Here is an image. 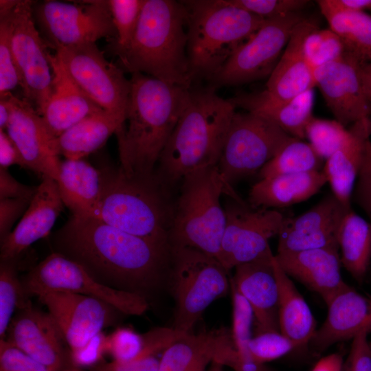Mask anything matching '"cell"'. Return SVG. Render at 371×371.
<instances>
[{
    "label": "cell",
    "mask_w": 371,
    "mask_h": 371,
    "mask_svg": "<svg viewBox=\"0 0 371 371\" xmlns=\"http://www.w3.org/2000/svg\"><path fill=\"white\" fill-rule=\"evenodd\" d=\"M55 252L82 265L100 283L147 296L168 283L171 247L71 215L52 237Z\"/></svg>",
    "instance_id": "cell-1"
},
{
    "label": "cell",
    "mask_w": 371,
    "mask_h": 371,
    "mask_svg": "<svg viewBox=\"0 0 371 371\" xmlns=\"http://www.w3.org/2000/svg\"><path fill=\"white\" fill-rule=\"evenodd\" d=\"M129 103L115 133L120 168L129 176L155 177V166L183 111L190 89L141 74H131Z\"/></svg>",
    "instance_id": "cell-2"
},
{
    "label": "cell",
    "mask_w": 371,
    "mask_h": 371,
    "mask_svg": "<svg viewBox=\"0 0 371 371\" xmlns=\"http://www.w3.org/2000/svg\"><path fill=\"white\" fill-rule=\"evenodd\" d=\"M235 109L230 99L218 95L214 88L190 89L155 170L157 181L167 192L188 175L217 166Z\"/></svg>",
    "instance_id": "cell-3"
},
{
    "label": "cell",
    "mask_w": 371,
    "mask_h": 371,
    "mask_svg": "<svg viewBox=\"0 0 371 371\" xmlns=\"http://www.w3.org/2000/svg\"><path fill=\"white\" fill-rule=\"evenodd\" d=\"M187 12L182 2L145 0L129 45L114 56L124 71L190 89Z\"/></svg>",
    "instance_id": "cell-4"
},
{
    "label": "cell",
    "mask_w": 371,
    "mask_h": 371,
    "mask_svg": "<svg viewBox=\"0 0 371 371\" xmlns=\"http://www.w3.org/2000/svg\"><path fill=\"white\" fill-rule=\"evenodd\" d=\"M102 193L92 217L155 244L171 247L172 208L156 177L127 175L120 168L101 170Z\"/></svg>",
    "instance_id": "cell-5"
},
{
    "label": "cell",
    "mask_w": 371,
    "mask_h": 371,
    "mask_svg": "<svg viewBox=\"0 0 371 371\" xmlns=\"http://www.w3.org/2000/svg\"><path fill=\"white\" fill-rule=\"evenodd\" d=\"M181 1L187 12V54L193 80H208L216 74L265 21L228 0Z\"/></svg>",
    "instance_id": "cell-6"
},
{
    "label": "cell",
    "mask_w": 371,
    "mask_h": 371,
    "mask_svg": "<svg viewBox=\"0 0 371 371\" xmlns=\"http://www.w3.org/2000/svg\"><path fill=\"white\" fill-rule=\"evenodd\" d=\"M172 208L169 240L171 247H190L216 259L226 223L220 198L225 194L243 202L221 175L217 166L186 176Z\"/></svg>",
    "instance_id": "cell-7"
},
{
    "label": "cell",
    "mask_w": 371,
    "mask_h": 371,
    "mask_svg": "<svg viewBox=\"0 0 371 371\" xmlns=\"http://www.w3.org/2000/svg\"><path fill=\"white\" fill-rule=\"evenodd\" d=\"M227 273L214 256L190 247H171L167 284L175 300V330L191 333L205 309L230 291Z\"/></svg>",
    "instance_id": "cell-8"
},
{
    "label": "cell",
    "mask_w": 371,
    "mask_h": 371,
    "mask_svg": "<svg viewBox=\"0 0 371 371\" xmlns=\"http://www.w3.org/2000/svg\"><path fill=\"white\" fill-rule=\"evenodd\" d=\"M293 138L262 116L236 112L217 164L219 172L230 185L259 172Z\"/></svg>",
    "instance_id": "cell-9"
},
{
    "label": "cell",
    "mask_w": 371,
    "mask_h": 371,
    "mask_svg": "<svg viewBox=\"0 0 371 371\" xmlns=\"http://www.w3.org/2000/svg\"><path fill=\"white\" fill-rule=\"evenodd\" d=\"M32 8L36 25L48 47L117 38L107 0L78 3L45 0L34 1Z\"/></svg>",
    "instance_id": "cell-10"
},
{
    "label": "cell",
    "mask_w": 371,
    "mask_h": 371,
    "mask_svg": "<svg viewBox=\"0 0 371 371\" xmlns=\"http://www.w3.org/2000/svg\"><path fill=\"white\" fill-rule=\"evenodd\" d=\"M54 55L77 86L102 110L125 120L131 79L109 61L96 43L56 46Z\"/></svg>",
    "instance_id": "cell-11"
},
{
    "label": "cell",
    "mask_w": 371,
    "mask_h": 371,
    "mask_svg": "<svg viewBox=\"0 0 371 371\" xmlns=\"http://www.w3.org/2000/svg\"><path fill=\"white\" fill-rule=\"evenodd\" d=\"M22 284L27 296L71 292L104 301L126 315H141L148 308L144 297L100 283L82 265L55 251L32 268Z\"/></svg>",
    "instance_id": "cell-12"
},
{
    "label": "cell",
    "mask_w": 371,
    "mask_h": 371,
    "mask_svg": "<svg viewBox=\"0 0 371 371\" xmlns=\"http://www.w3.org/2000/svg\"><path fill=\"white\" fill-rule=\"evenodd\" d=\"M305 18L299 12L265 19L258 31L207 80L210 87L238 85L269 76L293 30Z\"/></svg>",
    "instance_id": "cell-13"
},
{
    "label": "cell",
    "mask_w": 371,
    "mask_h": 371,
    "mask_svg": "<svg viewBox=\"0 0 371 371\" xmlns=\"http://www.w3.org/2000/svg\"><path fill=\"white\" fill-rule=\"evenodd\" d=\"M226 223L218 260L229 272L271 249L287 216L274 209L255 208L234 199L225 208Z\"/></svg>",
    "instance_id": "cell-14"
},
{
    "label": "cell",
    "mask_w": 371,
    "mask_h": 371,
    "mask_svg": "<svg viewBox=\"0 0 371 371\" xmlns=\"http://www.w3.org/2000/svg\"><path fill=\"white\" fill-rule=\"evenodd\" d=\"M19 0L12 12V52L26 100L41 115L52 93L48 47L36 27L33 3Z\"/></svg>",
    "instance_id": "cell-15"
},
{
    "label": "cell",
    "mask_w": 371,
    "mask_h": 371,
    "mask_svg": "<svg viewBox=\"0 0 371 371\" xmlns=\"http://www.w3.org/2000/svg\"><path fill=\"white\" fill-rule=\"evenodd\" d=\"M361 63L346 52L339 59L315 69V86L335 117L345 127L371 118V98L361 76Z\"/></svg>",
    "instance_id": "cell-16"
},
{
    "label": "cell",
    "mask_w": 371,
    "mask_h": 371,
    "mask_svg": "<svg viewBox=\"0 0 371 371\" xmlns=\"http://www.w3.org/2000/svg\"><path fill=\"white\" fill-rule=\"evenodd\" d=\"M47 308L70 351L77 349L112 325L120 313L95 297L63 291L38 296Z\"/></svg>",
    "instance_id": "cell-17"
},
{
    "label": "cell",
    "mask_w": 371,
    "mask_h": 371,
    "mask_svg": "<svg viewBox=\"0 0 371 371\" xmlns=\"http://www.w3.org/2000/svg\"><path fill=\"white\" fill-rule=\"evenodd\" d=\"M5 97L11 108L6 133L19 150L27 169L57 183L60 161L53 147L54 138L47 131L41 115L26 100L12 93Z\"/></svg>",
    "instance_id": "cell-18"
},
{
    "label": "cell",
    "mask_w": 371,
    "mask_h": 371,
    "mask_svg": "<svg viewBox=\"0 0 371 371\" xmlns=\"http://www.w3.org/2000/svg\"><path fill=\"white\" fill-rule=\"evenodd\" d=\"M7 334L5 339L10 344L49 370L63 371L71 366L65 341L54 320L31 302L16 311Z\"/></svg>",
    "instance_id": "cell-19"
},
{
    "label": "cell",
    "mask_w": 371,
    "mask_h": 371,
    "mask_svg": "<svg viewBox=\"0 0 371 371\" xmlns=\"http://www.w3.org/2000/svg\"><path fill=\"white\" fill-rule=\"evenodd\" d=\"M349 210L332 194L306 212L295 217H286L278 236L277 253L339 248V229Z\"/></svg>",
    "instance_id": "cell-20"
},
{
    "label": "cell",
    "mask_w": 371,
    "mask_h": 371,
    "mask_svg": "<svg viewBox=\"0 0 371 371\" xmlns=\"http://www.w3.org/2000/svg\"><path fill=\"white\" fill-rule=\"evenodd\" d=\"M274 256L270 249L261 257L236 267L231 278L253 311L255 334L280 331L279 286Z\"/></svg>",
    "instance_id": "cell-21"
},
{
    "label": "cell",
    "mask_w": 371,
    "mask_h": 371,
    "mask_svg": "<svg viewBox=\"0 0 371 371\" xmlns=\"http://www.w3.org/2000/svg\"><path fill=\"white\" fill-rule=\"evenodd\" d=\"M63 205L57 183L43 177L19 223L1 243V262H14L34 243L47 236Z\"/></svg>",
    "instance_id": "cell-22"
},
{
    "label": "cell",
    "mask_w": 371,
    "mask_h": 371,
    "mask_svg": "<svg viewBox=\"0 0 371 371\" xmlns=\"http://www.w3.org/2000/svg\"><path fill=\"white\" fill-rule=\"evenodd\" d=\"M327 315L310 342L321 352L332 345L371 333V296L347 284L327 304Z\"/></svg>",
    "instance_id": "cell-23"
},
{
    "label": "cell",
    "mask_w": 371,
    "mask_h": 371,
    "mask_svg": "<svg viewBox=\"0 0 371 371\" xmlns=\"http://www.w3.org/2000/svg\"><path fill=\"white\" fill-rule=\"evenodd\" d=\"M275 257L289 276L319 294L326 304L348 284L341 276L338 247L277 253Z\"/></svg>",
    "instance_id": "cell-24"
},
{
    "label": "cell",
    "mask_w": 371,
    "mask_h": 371,
    "mask_svg": "<svg viewBox=\"0 0 371 371\" xmlns=\"http://www.w3.org/2000/svg\"><path fill=\"white\" fill-rule=\"evenodd\" d=\"M317 27L314 19L306 17L296 25L266 83L270 94L287 100L315 87V70L306 58L304 43L307 35Z\"/></svg>",
    "instance_id": "cell-25"
},
{
    "label": "cell",
    "mask_w": 371,
    "mask_h": 371,
    "mask_svg": "<svg viewBox=\"0 0 371 371\" xmlns=\"http://www.w3.org/2000/svg\"><path fill=\"white\" fill-rule=\"evenodd\" d=\"M48 58L53 74L52 93L41 115L56 138L84 118L102 109L71 79L54 54Z\"/></svg>",
    "instance_id": "cell-26"
},
{
    "label": "cell",
    "mask_w": 371,
    "mask_h": 371,
    "mask_svg": "<svg viewBox=\"0 0 371 371\" xmlns=\"http://www.w3.org/2000/svg\"><path fill=\"white\" fill-rule=\"evenodd\" d=\"M371 118L351 125L348 136L340 148L326 160L323 172L332 194L347 210L370 141Z\"/></svg>",
    "instance_id": "cell-27"
},
{
    "label": "cell",
    "mask_w": 371,
    "mask_h": 371,
    "mask_svg": "<svg viewBox=\"0 0 371 371\" xmlns=\"http://www.w3.org/2000/svg\"><path fill=\"white\" fill-rule=\"evenodd\" d=\"M230 100L236 107L271 120L293 137L301 140L305 139L306 128L313 117V89L287 100L277 98L265 89L238 93Z\"/></svg>",
    "instance_id": "cell-28"
},
{
    "label": "cell",
    "mask_w": 371,
    "mask_h": 371,
    "mask_svg": "<svg viewBox=\"0 0 371 371\" xmlns=\"http://www.w3.org/2000/svg\"><path fill=\"white\" fill-rule=\"evenodd\" d=\"M326 183L322 170L260 179L250 189L248 201L255 208L285 207L308 199Z\"/></svg>",
    "instance_id": "cell-29"
},
{
    "label": "cell",
    "mask_w": 371,
    "mask_h": 371,
    "mask_svg": "<svg viewBox=\"0 0 371 371\" xmlns=\"http://www.w3.org/2000/svg\"><path fill=\"white\" fill-rule=\"evenodd\" d=\"M231 339L225 330L183 334L163 351L158 371H207Z\"/></svg>",
    "instance_id": "cell-30"
},
{
    "label": "cell",
    "mask_w": 371,
    "mask_h": 371,
    "mask_svg": "<svg viewBox=\"0 0 371 371\" xmlns=\"http://www.w3.org/2000/svg\"><path fill=\"white\" fill-rule=\"evenodd\" d=\"M57 184L64 205L73 215H93L101 197V170L83 159H65L60 161Z\"/></svg>",
    "instance_id": "cell-31"
},
{
    "label": "cell",
    "mask_w": 371,
    "mask_h": 371,
    "mask_svg": "<svg viewBox=\"0 0 371 371\" xmlns=\"http://www.w3.org/2000/svg\"><path fill=\"white\" fill-rule=\"evenodd\" d=\"M124 121L104 110L91 115L53 140L58 156L80 159L102 148Z\"/></svg>",
    "instance_id": "cell-32"
},
{
    "label": "cell",
    "mask_w": 371,
    "mask_h": 371,
    "mask_svg": "<svg viewBox=\"0 0 371 371\" xmlns=\"http://www.w3.org/2000/svg\"><path fill=\"white\" fill-rule=\"evenodd\" d=\"M274 268L279 286L280 332L302 348L310 344L317 328L315 317L293 282L277 262Z\"/></svg>",
    "instance_id": "cell-33"
},
{
    "label": "cell",
    "mask_w": 371,
    "mask_h": 371,
    "mask_svg": "<svg viewBox=\"0 0 371 371\" xmlns=\"http://www.w3.org/2000/svg\"><path fill=\"white\" fill-rule=\"evenodd\" d=\"M337 241L341 265L363 282L371 260V223L350 210L341 221Z\"/></svg>",
    "instance_id": "cell-34"
},
{
    "label": "cell",
    "mask_w": 371,
    "mask_h": 371,
    "mask_svg": "<svg viewBox=\"0 0 371 371\" xmlns=\"http://www.w3.org/2000/svg\"><path fill=\"white\" fill-rule=\"evenodd\" d=\"M348 52L361 63H371V16L365 12H322Z\"/></svg>",
    "instance_id": "cell-35"
},
{
    "label": "cell",
    "mask_w": 371,
    "mask_h": 371,
    "mask_svg": "<svg viewBox=\"0 0 371 371\" xmlns=\"http://www.w3.org/2000/svg\"><path fill=\"white\" fill-rule=\"evenodd\" d=\"M324 160L308 143L293 138L258 172L260 179L322 170Z\"/></svg>",
    "instance_id": "cell-36"
},
{
    "label": "cell",
    "mask_w": 371,
    "mask_h": 371,
    "mask_svg": "<svg viewBox=\"0 0 371 371\" xmlns=\"http://www.w3.org/2000/svg\"><path fill=\"white\" fill-rule=\"evenodd\" d=\"M230 292L232 302V338L238 355L236 369L238 371H256L261 366L251 357L249 344L252 338L254 323L253 311L245 297L237 291L230 278Z\"/></svg>",
    "instance_id": "cell-37"
},
{
    "label": "cell",
    "mask_w": 371,
    "mask_h": 371,
    "mask_svg": "<svg viewBox=\"0 0 371 371\" xmlns=\"http://www.w3.org/2000/svg\"><path fill=\"white\" fill-rule=\"evenodd\" d=\"M30 303L22 282L17 277L14 262L0 264V337L5 339L15 311Z\"/></svg>",
    "instance_id": "cell-38"
},
{
    "label": "cell",
    "mask_w": 371,
    "mask_h": 371,
    "mask_svg": "<svg viewBox=\"0 0 371 371\" xmlns=\"http://www.w3.org/2000/svg\"><path fill=\"white\" fill-rule=\"evenodd\" d=\"M117 32V38L109 42L106 49L115 55L131 41L137 28L145 0H107Z\"/></svg>",
    "instance_id": "cell-39"
},
{
    "label": "cell",
    "mask_w": 371,
    "mask_h": 371,
    "mask_svg": "<svg viewBox=\"0 0 371 371\" xmlns=\"http://www.w3.org/2000/svg\"><path fill=\"white\" fill-rule=\"evenodd\" d=\"M348 129L336 120L313 117L305 130V138L315 153L326 161L344 143Z\"/></svg>",
    "instance_id": "cell-40"
},
{
    "label": "cell",
    "mask_w": 371,
    "mask_h": 371,
    "mask_svg": "<svg viewBox=\"0 0 371 371\" xmlns=\"http://www.w3.org/2000/svg\"><path fill=\"white\" fill-rule=\"evenodd\" d=\"M304 52L308 63L315 70L339 59L347 51L341 38L333 30L317 27L306 37Z\"/></svg>",
    "instance_id": "cell-41"
},
{
    "label": "cell",
    "mask_w": 371,
    "mask_h": 371,
    "mask_svg": "<svg viewBox=\"0 0 371 371\" xmlns=\"http://www.w3.org/2000/svg\"><path fill=\"white\" fill-rule=\"evenodd\" d=\"M12 12L0 15V98L12 93L11 91L18 85L20 86V78L11 46Z\"/></svg>",
    "instance_id": "cell-42"
},
{
    "label": "cell",
    "mask_w": 371,
    "mask_h": 371,
    "mask_svg": "<svg viewBox=\"0 0 371 371\" xmlns=\"http://www.w3.org/2000/svg\"><path fill=\"white\" fill-rule=\"evenodd\" d=\"M296 345L280 331H269L254 334L249 344L252 359L262 365L291 352Z\"/></svg>",
    "instance_id": "cell-43"
},
{
    "label": "cell",
    "mask_w": 371,
    "mask_h": 371,
    "mask_svg": "<svg viewBox=\"0 0 371 371\" xmlns=\"http://www.w3.org/2000/svg\"><path fill=\"white\" fill-rule=\"evenodd\" d=\"M232 5L264 19L302 12L311 1L306 0H228Z\"/></svg>",
    "instance_id": "cell-44"
},
{
    "label": "cell",
    "mask_w": 371,
    "mask_h": 371,
    "mask_svg": "<svg viewBox=\"0 0 371 371\" xmlns=\"http://www.w3.org/2000/svg\"><path fill=\"white\" fill-rule=\"evenodd\" d=\"M0 371H52L10 344L0 339Z\"/></svg>",
    "instance_id": "cell-45"
},
{
    "label": "cell",
    "mask_w": 371,
    "mask_h": 371,
    "mask_svg": "<svg viewBox=\"0 0 371 371\" xmlns=\"http://www.w3.org/2000/svg\"><path fill=\"white\" fill-rule=\"evenodd\" d=\"M107 353V336L102 332L92 337L82 346L69 351L71 366L80 368L100 364Z\"/></svg>",
    "instance_id": "cell-46"
},
{
    "label": "cell",
    "mask_w": 371,
    "mask_h": 371,
    "mask_svg": "<svg viewBox=\"0 0 371 371\" xmlns=\"http://www.w3.org/2000/svg\"><path fill=\"white\" fill-rule=\"evenodd\" d=\"M368 335L361 333L352 339L346 371H371V349Z\"/></svg>",
    "instance_id": "cell-47"
},
{
    "label": "cell",
    "mask_w": 371,
    "mask_h": 371,
    "mask_svg": "<svg viewBox=\"0 0 371 371\" xmlns=\"http://www.w3.org/2000/svg\"><path fill=\"white\" fill-rule=\"evenodd\" d=\"M31 201L21 199L0 200V241L3 242L11 233V229L20 217L23 216Z\"/></svg>",
    "instance_id": "cell-48"
},
{
    "label": "cell",
    "mask_w": 371,
    "mask_h": 371,
    "mask_svg": "<svg viewBox=\"0 0 371 371\" xmlns=\"http://www.w3.org/2000/svg\"><path fill=\"white\" fill-rule=\"evenodd\" d=\"M37 188L20 183L11 175L8 169L0 168V200L21 199L31 201Z\"/></svg>",
    "instance_id": "cell-49"
},
{
    "label": "cell",
    "mask_w": 371,
    "mask_h": 371,
    "mask_svg": "<svg viewBox=\"0 0 371 371\" xmlns=\"http://www.w3.org/2000/svg\"><path fill=\"white\" fill-rule=\"evenodd\" d=\"M159 359L150 356L138 361L122 363L115 361L100 363L93 367V371H158Z\"/></svg>",
    "instance_id": "cell-50"
},
{
    "label": "cell",
    "mask_w": 371,
    "mask_h": 371,
    "mask_svg": "<svg viewBox=\"0 0 371 371\" xmlns=\"http://www.w3.org/2000/svg\"><path fill=\"white\" fill-rule=\"evenodd\" d=\"M12 165H18L27 169L16 146L5 131L0 130V168L8 169Z\"/></svg>",
    "instance_id": "cell-51"
},
{
    "label": "cell",
    "mask_w": 371,
    "mask_h": 371,
    "mask_svg": "<svg viewBox=\"0 0 371 371\" xmlns=\"http://www.w3.org/2000/svg\"><path fill=\"white\" fill-rule=\"evenodd\" d=\"M321 12L329 11L364 12L371 9V0H319Z\"/></svg>",
    "instance_id": "cell-52"
},
{
    "label": "cell",
    "mask_w": 371,
    "mask_h": 371,
    "mask_svg": "<svg viewBox=\"0 0 371 371\" xmlns=\"http://www.w3.org/2000/svg\"><path fill=\"white\" fill-rule=\"evenodd\" d=\"M343 367L342 356L339 353H333L317 361L312 371H342Z\"/></svg>",
    "instance_id": "cell-53"
},
{
    "label": "cell",
    "mask_w": 371,
    "mask_h": 371,
    "mask_svg": "<svg viewBox=\"0 0 371 371\" xmlns=\"http://www.w3.org/2000/svg\"><path fill=\"white\" fill-rule=\"evenodd\" d=\"M11 116V108L6 97L0 98V130L5 131Z\"/></svg>",
    "instance_id": "cell-54"
},
{
    "label": "cell",
    "mask_w": 371,
    "mask_h": 371,
    "mask_svg": "<svg viewBox=\"0 0 371 371\" xmlns=\"http://www.w3.org/2000/svg\"><path fill=\"white\" fill-rule=\"evenodd\" d=\"M361 76L365 89L371 98V63H366L362 65Z\"/></svg>",
    "instance_id": "cell-55"
},
{
    "label": "cell",
    "mask_w": 371,
    "mask_h": 371,
    "mask_svg": "<svg viewBox=\"0 0 371 371\" xmlns=\"http://www.w3.org/2000/svg\"><path fill=\"white\" fill-rule=\"evenodd\" d=\"M19 0H1L0 15H4L13 11Z\"/></svg>",
    "instance_id": "cell-56"
},
{
    "label": "cell",
    "mask_w": 371,
    "mask_h": 371,
    "mask_svg": "<svg viewBox=\"0 0 371 371\" xmlns=\"http://www.w3.org/2000/svg\"><path fill=\"white\" fill-rule=\"evenodd\" d=\"M207 371H223V366L216 362H212V366Z\"/></svg>",
    "instance_id": "cell-57"
},
{
    "label": "cell",
    "mask_w": 371,
    "mask_h": 371,
    "mask_svg": "<svg viewBox=\"0 0 371 371\" xmlns=\"http://www.w3.org/2000/svg\"><path fill=\"white\" fill-rule=\"evenodd\" d=\"M63 371H82V370H80V368H76V367H74V366H69V367L66 368Z\"/></svg>",
    "instance_id": "cell-58"
},
{
    "label": "cell",
    "mask_w": 371,
    "mask_h": 371,
    "mask_svg": "<svg viewBox=\"0 0 371 371\" xmlns=\"http://www.w3.org/2000/svg\"><path fill=\"white\" fill-rule=\"evenodd\" d=\"M370 349H371V341H370Z\"/></svg>",
    "instance_id": "cell-59"
},
{
    "label": "cell",
    "mask_w": 371,
    "mask_h": 371,
    "mask_svg": "<svg viewBox=\"0 0 371 371\" xmlns=\"http://www.w3.org/2000/svg\"><path fill=\"white\" fill-rule=\"evenodd\" d=\"M370 222H371V213H370Z\"/></svg>",
    "instance_id": "cell-60"
}]
</instances>
